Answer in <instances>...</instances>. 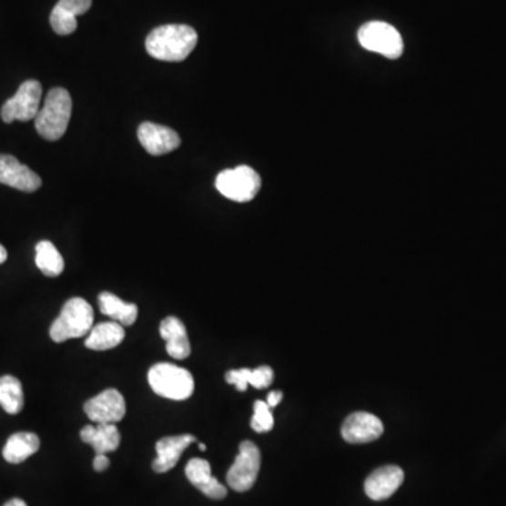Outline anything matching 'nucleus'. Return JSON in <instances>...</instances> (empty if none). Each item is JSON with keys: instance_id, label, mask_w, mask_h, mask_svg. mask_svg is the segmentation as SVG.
<instances>
[{"instance_id": "f03ea898", "label": "nucleus", "mask_w": 506, "mask_h": 506, "mask_svg": "<svg viewBox=\"0 0 506 506\" xmlns=\"http://www.w3.org/2000/svg\"><path fill=\"white\" fill-rule=\"evenodd\" d=\"M72 115V99L68 90L51 89L43 108L35 117V128L43 138L56 141L66 133Z\"/></svg>"}, {"instance_id": "a211bd4d", "label": "nucleus", "mask_w": 506, "mask_h": 506, "mask_svg": "<svg viewBox=\"0 0 506 506\" xmlns=\"http://www.w3.org/2000/svg\"><path fill=\"white\" fill-rule=\"evenodd\" d=\"M81 439L92 446L96 454H107L117 450L121 436L116 423H97L87 425L81 430Z\"/></svg>"}, {"instance_id": "0eeeda50", "label": "nucleus", "mask_w": 506, "mask_h": 506, "mask_svg": "<svg viewBox=\"0 0 506 506\" xmlns=\"http://www.w3.org/2000/svg\"><path fill=\"white\" fill-rule=\"evenodd\" d=\"M41 96H43V87L38 81H25L20 85L19 90L15 96L10 97L4 107H2V120L10 124L19 120H35L40 112Z\"/></svg>"}, {"instance_id": "4468645a", "label": "nucleus", "mask_w": 506, "mask_h": 506, "mask_svg": "<svg viewBox=\"0 0 506 506\" xmlns=\"http://www.w3.org/2000/svg\"><path fill=\"white\" fill-rule=\"evenodd\" d=\"M90 6L92 0H59L51 12V27L56 35H72L77 27V15H85Z\"/></svg>"}, {"instance_id": "7ed1b4c3", "label": "nucleus", "mask_w": 506, "mask_h": 506, "mask_svg": "<svg viewBox=\"0 0 506 506\" xmlns=\"http://www.w3.org/2000/svg\"><path fill=\"white\" fill-rule=\"evenodd\" d=\"M93 319L95 314L86 299L79 297L68 299L62 307L58 319L51 325V339L62 343L68 339L85 337L92 330Z\"/></svg>"}, {"instance_id": "c85d7f7f", "label": "nucleus", "mask_w": 506, "mask_h": 506, "mask_svg": "<svg viewBox=\"0 0 506 506\" xmlns=\"http://www.w3.org/2000/svg\"><path fill=\"white\" fill-rule=\"evenodd\" d=\"M7 259V250L5 249L4 245H0V265L6 262Z\"/></svg>"}, {"instance_id": "6ab92c4d", "label": "nucleus", "mask_w": 506, "mask_h": 506, "mask_svg": "<svg viewBox=\"0 0 506 506\" xmlns=\"http://www.w3.org/2000/svg\"><path fill=\"white\" fill-rule=\"evenodd\" d=\"M126 337V330L123 325L118 322H102V324L93 327L87 334L85 345L92 350H108L120 345Z\"/></svg>"}, {"instance_id": "ddd939ff", "label": "nucleus", "mask_w": 506, "mask_h": 506, "mask_svg": "<svg viewBox=\"0 0 506 506\" xmlns=\"http://www.w3.org/2000/svg\"><path fill=\"white\" fill-rule=\"evenodd\" d=\"M404 481V471L399 466H384L371 472L365 482V491L370 500H389Z\"/></svg>"}, {"instance_id": "412c9836", "label": "nucleus", "mask_w": 506, "mask_h": 506, "mask_svg": "<svg viewBox=\"0 0 506 506\" xmlns=\"http://www.w3.org/2000/svg\"><path fill=\"white\" fill-rule=\"evenodd\" d=\"M99 307L103 314L123 327H130L138 319V307L136 304L126 303L120 297L107 291L100 294Z\"/></svg>"}, {"instance_id": "f257e3e1", "label": "nucleus", "mask_w": 506, "mask_h": 506, "mask_svg": "<svg viewBox=\"0 0 506 506\" xmlns=\"http://www.w3.org/2000/svg\"><path fill=\"white\" fill-rule=\"evenodd\" d=\"M197 40V33L190 25H167L149 33L146 46L152 58L179 62L192 54Z\"/></svg>"}, {"instance_id": "f8f14e48", "label": "nucleus", "mask_w": 506, "mask_h": 506, "mask_svg": "<svg viewBox=\"0 0 506 506\" xmlns=\"http://www.w3.org/2000/svg\"><path fill=\"white\" fill-rule=\"evenodd\" d=\"M0 183L20 192L33 193L41 187L43 182L37 173L20 164L12 155H0Z\"/></svg>"}, {"instance_id": "2eb2a0df", "label": "nucleus", "mask_w": 506, "mask_h": 506, "mask_svg": "<svg viewBox=\"0 0 506 506\" xmlns=\"http://www.w3.org/2000/svg\"><path fill=\"white\" fill-rule=\"evenodd\" d=\"M186 477L197 490L211 500L227 497V488L211 476L210 463L204 459H192L186 466Z\"/></svg>"}, {"instance_id": "bb28decb", "label": "nucleus", "mask_w": 506, "mask_h": 506, "mask_svg": "<svg viewBox=\"0 0 506 506\" xmlns=\"http://www.w3.org/2000/svg\"><path fill=\"white\" fill-rule=\"evenodd\" d=\"M283 400V392L280 391H272L268 392V405L270 408H276L278 405V402Z\"/></svg>"}, {"instance_id": "c756f323", "label": "nucleus", "mask_w": 506, "mask_h": 506, "mask_svg": "<svg viewBox=\"0 0 506 506\" xmlns=\"http://www.w3.org/2000/svg\"><path fill=\"white\" fill-rule=\"evenodd\" d=\"M198 448H200V450H203V451L206 450V449H207V448H206V445H203V443H200V445H198Z\"/></svg>"}, {"instance_id": "9b49d317", "label": "nucleus", "mask_w": 506, "mask_h": 506, "mask_svg": "<svg viewBox=\"0 0 506 506\" xmlns=\"http://www.w3.org/2000/svg\"><path fill=\"white\" fill-rule=\"evenodd\" d=\"M384 433V425L376 415L355 412L346 418L342 425V436L346 441L360 445L377 440Z\"/></svg>"}, {"instance_id": "6e6552de", "label": "nucleus", "mask_w": 506, "mask_h": 506, "mask_svg": "<svg viewBox=\"0 0 506 506\" xmlns=\"http://www.w3.org/2000/svg\"><path fill=\"white\" fill-rule=\"evenodd\" d=\"M260 470V450L252 441H242L239 454L227 474V482L237 492L249 491Z\"/></svg>"}, {"instance_id": "aec40b11", "label": "nucleus", "mask_w": 506, "mask_h": 506, "mask_svg": "<svg viewBox=\"0 0 506 506\" xmlns=\"http://www.w3.org/2000/svg\"><path fill=\"white\" fill-rule=\"evenodd\" d=\"M38 449H40V439L35 433H15L7 439L5 445V460L12 464L23 463L28 457L37 453Z\"/></svg>"}, {"instance_id": "5701e85b", "label": "nucleus", "mask_w": 506, "mask_h": 506, "mask_svg": "<svg viewBox=\"0 0 506 506\" xmlns=\"http://www.w3.org/2000/svg\"><path fill=\"white\" fill-rule=\"evenodd\" d=\"M35 265L48 278H56L66 268L64 258L50 241L38 242L35 247Z\"/></svg>"}, {"instance_id": "dca6fc26", "label": "nucleus", "mask_w": 506, "mask_h": 506, "mask_svg": "<svg viewBox=\"0 0 506 506\" xmlns=\"http://www.w3.org/2000/svg\"><path fill=\"white\" fill-rule=\"evenodd\" d=\"M193 441H196V438L192 435L162 438L161 440L157 441V446H155L157 457L155 459L154 464H152L154 471L162 474V472H167L169 470H172L173 467L177 466L183 451L192 445Z\"/></svg>"}, {"instance_id": "4be33fe9", "label": "nucleus", "mask_w": 506, "mask_h": 506, "mask_svg": "<svg viewBox=\"0 0 506 506\" xmlns=\"http://www.w3.org/2000/svg\"><path fill=\"white\" fill-rule=\"evenodd\" d=\"M275 373L268 366H260V368L239 369V370H231L227 373V383L237 387L238 391H245L248 386L255 387L258 390L268 389L273 383Z\"/></svg>"}, {"instance_id": "39448f33", "label": "nucleus", "mask_w": 506, "mask_h": 506, "mask_svg": "<svg viewBox=\"0 0 506 506\" xmlns=\"http://www.w3.org/2000/svg\"><path fill=\"white\" fill-rule=\"evenodd\" d=\"M262 180L259 173L247 165L223 170L216 179V187L224 197L237 203L253 200L259 193Z\"/></svg>"}, {"instance_id": "1a4fd4ad", "label": "nucleus", "mask_w": 506, "mask_h": 506, "mask_svg": "<svg viewBox=\"0 0 506 506\" xmlns=\"http://www.w3.org/2000/svg\"><path fill=\"white\" fill-rule=\"evenodd\" d=\"M85 412L96 423H117L126 415V400L115 389H108L85 404Z\"/></svg>"}, {"instance_id": "20e7f679", "label": "nucleus", "mask_w": 506, "mask_h": 506, "mask_svg": "<svg viewBox=\"0 0 506 506\" xmlns=\"http://www.w3.org/2000/svg\"><path fill=\"white\" fill-rule=\"evenodd\" d=\"M152 391L164 399L183 401L192 397L195 380L190 371L172 363H157L148 371Z\"/></svg>"}, {"instance_id": "393cba45", "label": "nucleus", "mask_w": 506, "mask_h": 506, "mask_svg": "<svg viewBox=\"0 0 506 506\" xmlns=\"http://www.w3.org/2000/svg\"><path fill=\"white\" fill-rule=\"evenodd\" d=\"M275 425L272 408L268 407V402L257 401L253 405V417L250 420L252 430L258 433L270 432Z\"/></svg>"}, {"instance_id": "cd10ccee", "label": "nucleus", "mask_w": 506, "mask_h": 506, "mask_svg": "<svg viewBox=\"0 0 506 506\" xmlns=\"http://www.w3.org/2000/svg\"><path fill=\"white\" fill-rule=\"evenodd\" d=\"M4 506H27L25 501L19 500V498H15V500H10L9 502L5 503Z\"/></svg>"}, {"instance_id": "a878e982", "label": "nucleus", "mask_w": 506, "mask_h": 506, "mask_svg": "<svg viewBox=\"0 0 506 506\" xmlns=\"http://www.w3.org/2000/svg\"><path fill=\"white\" fill-rule=\"evenodd\" d=\"M108 466H110L108 457L106 456V454H96L95 460H93V469L96 470V471L102 472L105 471V470H107Z\"/></svg>"}, {"instance_id": "b1692460", "label": "nucleus", "mask_w": 506, "mask_h": 506, "mask_svg": "<svg viewBox=\"0 0 506 506\" xmlns=\"http://www.w3.org/2000/svg\"><path fill=\"white\" fill-rule=\"evenodd\" d=\"M0 407L10 415L22 412L25 407V395L19 379L13 376L0 377Z\"/></svg>"}, {"instance_id": "9d476101", "label": "nucleus", "mask_w": 506, "mask_h": 506, "mask_svg": "<svg viewBox=\"0 0 506 506\" xmlns=\"http://www.w3.org/2000/svg\"><path fill=\"white\" fill-rule=\"evenodd\" d=\"M138 139L144 149L154 157L169 154L180 147V137L177 131L149 121L138 126Z\"/></svg>"}, {"instance_id": "f3484780", "label": "nucleus", "mask_w": 506, "mask_h": 506, "mask_svg": "<svg viewBox=\"0 0 506 506\" xmlns=\"http://www.w3.org/2000/svg\"><path fill=\"white\" fill-rule=\"evenodd\" d=\"M162 339L167 340V352L170 358L183 360L192 353L185 324L177 317H167L159 327Z\"/></svg>"}, {"instance_id": "423d86ee", "label": "nucleus", "mask_w": 506, "mask_h": 506, "mask_svg": "<svg viewBox=\"0 0 506 506\" xmlns=\"http://www.w3.org/2000/svg\"><path fill=\"white\" fill-rule=\"evenodd\" d=\"M358 40L365 50L397 59L404 53V41L397 28L389 23L369 22L358 31Z\"/></svg>"}]
</instances>
